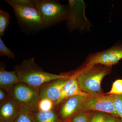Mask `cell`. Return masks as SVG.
Here are the masks:
<instances>
[{
    "label": "cell",
    "instance_id": "6da1fadb",
    "mask_svg": "<svg viewBox=\"0 0 122 122\" xmlns=\"http://www.w3.org/2000/svg\"><path fill=\"white\" fill-rule=\"evenodd\" d=\"M13 9L22 32L35 34L49 28L42 18L34 0H5Z\"/></svg>",
    "mask_w": 122,
    "mask_h": 122
},
{
    "label": "cell",
    "instance_id": "7a4b0ae2",
    "mask_svg": "<svg viewBox=\"0 0 122 122\" xmlns=\"http://www.w3.org/2000/svg\"><path fill=\"white\" fill-rule=\"evenodd\" d=\"M20 82L38 89L45 83L55 79L68 78L69 75L53 74L44 71L36 63L33 58L25 59L14 67Z\"/></svg>",
    "mask_w": 122,
    "mask_h": 122
},
{
    "label": "cell",
    "instance_id": "3957f363",
    "mask_svg": "<svg viewBox=\"0 0 122 122\" xmlns=\"http://www.w3.org/2000/svg\"><path fill=\"white\" fill-rule=\"evenodd\" d=\"M95 65L84 70L77 79L79 86L82 91L91 96L103 94L101 87L103 79L111 72L110 67Z\"/></svg>",
    "mask_w": 122,
    "mask_h": 122
},
{
    "label": "cell",
    "instance_id": "277c9868",
    "mask_svg": "<svg viewBox=\"0 0 122 122\" xmlns=\"http://www.w3.org/2000/svg\"><path fill=\"white\" fill-rule=\"evenodd\" d=\"M8 94L17 103L21 112L30 114L38 110V103L41 100L39 89L19 82Z\"/></svg>",
    "mask_w": 122,
    "mask_h": 122
},
{
    "label": "cell",
    "instance_id": "5b68a950",
    "mask_svg": "<svg viewBox=\"0 0 122 122\" xmlns=\"http://www.w3.org/2000/svg\"><path fill=\"white\" fill-rule=\"evenodd\" d=\"M42 18L49 28L66 20L68 5L61 4L54 0H34Z\"/></svg>",
    "mask_w": 122,
    "mask_h": 122
},
{
    "label": "cell",
    "instance_id": "8992f818",
    "mask_svg": "<svg viewBox=\"0 0 122 122\" xmlns=\"http://www.w3.org/2000/svg\"><path fill=\"white\" fill-rule=\"evenodd\" d=\"M122 59V44H117L101 52L93 53L88 57L83 68L99 65L111 67Z\"/></svg>",
    "mask_w": 122,
    "mask_h": 122
},
{
    "label": "cell",
    "instance_id": "52a82bcc",
    "mask_svg": "<svg viewBox=\"0 0 122 122\" xmlns=\"http://www.w3.org/2000/svg\"><path fill=\"white\" fill-rule=\"evenodd\" d=\"M82 111H99L119 117L114 106L113 95L89 96L83 105Z\"/></svg>",
    "mask_w": 122,
    "mask_h": 122
},
{
    "label": "cell",
    "instance_id": "ba28073f",
    "mask_svg": "<svg viewBox=\"0 0 122 122\" xmlns=\"http://www.w3.org/2000/svg\"><path fill=\"white\" fill-rule=\"evenodd\" d=\"M69 78L58 79L45 83L39 89L40 99H49L55 103L59 99L62 89Z\"/></svg>",
    "mask_w": 122,
    "mask_h": 122
},
{
    "label": "cell",
    "instance_id": "9c48e42d",
    "mask_svg": "<svg viewBox=\"0 0 122 122\" xmlns=\"http://www.w3.org/2000/svg\"><path fill=\"white\" fill-rule=\"evenodd\" d=\"M89 96H74L66 99L60 109L61 118L66 120L79 112L82 111L83 105Z\"/></svg>",
    "mask_w": 122,
    "mask_h": 122
},
{
    "label": "cell",
    "instance_id": "30bf717a",
    "mask_svg": "<svg viewBox=\"0 0 122 122\" xmlns=\"http://www.w3.org/2000/svg\"><path fill=\"white\" fill-rule=\"evenodd\" d=\"M21 112L17 103L10 97L0 103V122H15Z\"/></svg>",
    "mask_w": 122,
    "mask_h": 122
},
{
    "label": "cell",
    "instance_id": "8fae6325",
    "mask_svg": "<svg viewBox=\"0 0 122 122\" xmlns=\"http://www.w3.org/2000/svg\"><path fill=\"white\" fill-rule=\"evenodd\" d=\"M20 82L14 70L9 71L5 70V65L3 62L0 63V88L8 93L16 84Z\"/></svg>",
    "mask_w": 122,
    "mask_h": 122
},
{
    "label": "cell",
    "instance_id": "7c38bea8",
    "mask_svg": "<svg viewBox=\"0 0 122 122\" xmlns=\"http://www.w3.org/2000/svg\"><path fill=\"white\" fill-rule=\"evenodd\" d=\"M29 114L34 118L35 122H59L56 114L53 110L47 111L38 110Z\"/></svg>",
    "mask_w": 122,
    "mask_h": 122
},
{
    "label": "cell",
    "instance_id": "4fadbf2b",
    "mask_svg": "<svg viewBox=\"0 0 122 122\" xmlns=\"http://www.w3.org/2000/svg\"><path fill=\"white\" fill-rule=\"evenodd\" d=\"M74 96H89V95L85 93L79 86L77 80L72 86L71 88L65 94L61 100L54 103V105H58L69 97Z\"/></svg>",
    "mask_w": 122,
    "mask_h": 122
},
{
    "label": "cell",
    "instance_id": "5bb4252c",
    "mask_svg": "<svg viewBox=\"0 0 122 122\" xmlns=\"http://www.w3.org/2000/svg\"><path fill=\"white\" fill-rule=\"evenodd\" d=\"M10 15L7 12L0 10V37H3L10 24Z\"/></svg>",
    "mask_w": 122,
    "mask_h": 122
},
{
    "label": "cell",
    "instance_id": "9a60e30c",
    "mask_svg": "<svg viewBox=\"0 0 122 122\" xmlns=\"http://www.w3.org/2000/svg\"><path fill=\"white\" fill-rule=\"evenodd\" d=\"M94 114L89 111L79 112L74 115L70 122H91Z\"/></svg>",
    "mask_w": 122,
    "mask_h": 122
},
{
    "label": "cell",
    "instance_id": "2e32d148",
    "mask_svg": "<svg viewBox=\"0 0 122 122\" xmlns=\"http://www.w3.org/2000/svg\"><path fill=\"white\" fill-rule=\"evenodd\" d=\"M5 56L9 59H14L15 55L14 52L9 49L0 37V56Z\"/></svg>",
    "mask_w": 122,
    "mask_h": 122
},
{
    "label": "cell",
    "instance_id": "e0dca14e",
    "mask_svg": "<svg viewBox=\"0 0 122 122\" xmlns=\"http://www.w3.org/2000/svg\"><path fill=\"white\" fill-rule=\"evenodd\" d=\"M54 105V102L52 100L47 98L42 99L39 101L38 105V110L40 111L51 110H52Z\"/></svg>",
    "mask_w": 122,
    "mask_h": 122
},
{
    "label": "cell",
    "instance_id": "ac0fdd59",
    "mask_svg": "<svg viewBox=\"0 0 122 122\" xmlns=\"http://www.w3.org/2000/svg\"><path fill=\"white\" fill-rule=\"evenodd\" d=\"M107 95H122V79L116 80L113 83L111 90Z\"/></svg>",
    "mask_w": 122,
    "mask_h": 122
},
{
    "label": "cell",
    "instance_id": "d6986e66",
    "mask_svg": "<svg viewBox=\"0 0 122 122\" xmlns=\"http://www.w3.org/2000/svg\"><path fill=\"white\" fill-rule=\"evenodd\" d=\"M113 101L117 113L122 119V95H113Z\"/></svg>",
    "mask_w": 122,
    "mask_h": 122
},
{
    "label": "cell",
    "instance_id": "ffe728a7",
    "mask_svg": "<svg viewBox=\"0 0 122 122\" xmlns=\"http://www.w3.org/2000/svg\"><path fill=\"white\" fill-rule=\"evenodd\" d=\"M14 122H33L29 114L25 112H20Z\"/></svg>",
    "mask_w": 122,
    "mask_h": 122
},
{
    "label": "cell",
    "instance_id": "44dd1931",
    "mask_svg": "<svg viewBox=\"0 0 122 122\" xmlns=\"http://www.w3.org/2000/svg\"><path fill=\"white\" fill-rule=\"evenodd\" d=\"M105 118V115L102 113H96L94 114L91 122H104Z\"/></svg>",
    "mask_w": 122,
    "mask_h": 122
},
{
    "label": "cell",
    "instance_id": "7402d4cb",
    "mask_svg": "<svg viewBox=\"0 0 122 122\" xmlns=\"http://www.w3.org/2000/svg\"><path fill=\"white\" fill-rule=\"evenodd\" d=\"M105 118L104 122H120L121 119L119 117L112 115H105Z\"/></svg>",
    "mask_w": 122,
    "mask_h": 122
},
{
    "label": "cell",
    "instance_id": "603a6c76",
    "mask_svg": "<svg viewBox=\"0 0 122 122\" xmlns=\"http://www.w3.org/2000/svg\"><path fill=\"white\" fill-rule=\"evenodd\" d=\"M10 97L7 91L2 89H0V103L4 102Z\"/></svg>",
    "mask_w": 122,
    "mask_h": 122
},
{
    "label": "cell",
    "instance_id": "cb8c5ba5",
    "mask_svg": "<svg viewBox=\"0 0 122 122\" xmlns=\"http://www.w3.org/2000/svg\"><path fill=\"white\" fill-rule=\"evenodd\" d=\"M120 122H122V119H121V121Z\"/></svg>",
    "mask_w": 122,
    "mask_h": 122
}]
</instances>
